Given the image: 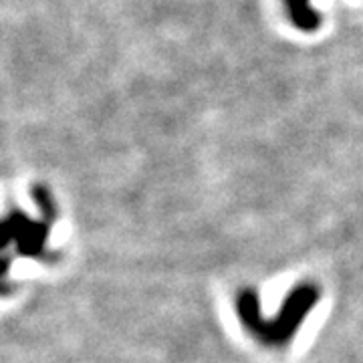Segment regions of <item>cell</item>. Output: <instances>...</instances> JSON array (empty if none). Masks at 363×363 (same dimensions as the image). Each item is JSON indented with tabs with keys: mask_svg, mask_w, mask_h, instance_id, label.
Wrapping results in <instances>:
<instances>
[{
	"mask_svg": "<svg viewBox=\"0 0 363 363\" xmlns=\"http://www.w3.org/2000/svg\"><path fill=\"white\" fill-rule=\"evenodd\" d=\"M13 293V286L9 285L4 279H0V297H9Z\"/></svg>",
	"mask_w": 363,
	"mask_h": 363,
	"instance_id": "5",
	"label": "cell"
},
{
	"mask_svg": "<svg viewBox=\"0 0 363 363\" xmlns=\"http://www.w3.org/2000/svg\"><path fill=\"white\" fill-rule=\"evenodd\" d=\"M11 242H14V230L9 216H6L4 220H0V252L9 247Z\"/></svg>",
	"mask_w": 363,
	"mask_h": 363,
	"instance_id": "3",
	"label": "cell"
},
{
	"mask_svg": "<svg viewBox=\"0 0 363 363\" xmlns=\"http://www.w3.org/2000/svg\"><path fill=\"white\" fill-rule=\"evenodd\" d=\"M9 220L13 224L18 252L25 257H39L47 240V226L43 222H30L21 212H13Z\"/></svg>",
	"mask_w": 363,
	"mask_h": 363,
	"instance_id": "1",
	"label": "cell"
},
{
	"mask_svg": "<svg viewBox=\"0 0 363 363\" xmlns=\"http://www.w3.org/2000/svg\"><path fill=\"white\" fill-rule=\"evenodd\" d=\"M33 198H35V202H37V206H39L40 212L51 220L52 216H55V208H52L49 192H47L43 186H35V188H33Z\"/></svg>",
	"mask_w": 363,
	"mask_h": 363,
	"instance_id": "2",
	"label": "cell"
},
{
	"mask_svg": "<svg viewBox=\"0 0 363 363\" xmlns=\"http://www.w3.org/2000/svg\"><path fill=\"white\" fill-rule=\"evenodd\" d=\"M9 269H11V259L0 255V279H4V274L9 272Z\"/></svg>",
	"mask_w": 363,
	"mask_h": 363,
	"instance_id": "4",
	"label": "cell"
}]
</instances>
